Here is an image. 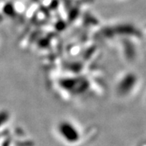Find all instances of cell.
Returning <instances> with one entry per match:
<instances>
[{
  "label": "cell",
  "mask_w": 146,
  "mask_h": 146,
  "mask_svg": "<svg viewBox=\"0 0 146 146\" xmlns=\"http://www.w3.org/2000/svg\"><path fill=\"white\" fill-rule=\"evenodd\" d=\"M59 131L63 137L67 138V139H73L75 140L78 137V131L74 125L64 121H62L59 125Z\"/></svg>",
  "instance_id": "obj_1"
}]
</instances>
